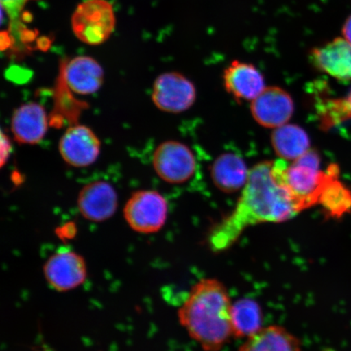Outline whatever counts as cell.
Segmentation results:
<instances>
[{"label": "cell", "mask_w": 351, "mask_h": 351, "mask_svg": "<svg viewBox=\"0 0 351 351\" xmlns=\"http://www.w3.org/2000/svg\"><path fill=\"white\" fill-rule=\"evenodd\" d=\"M300 213L291 193L276 175L274 160L261 162L250 170L234 209L210 231V247L214 252H225L247 228L287 221Z\"/></svg>", "instance_id": "1"}, {"label": "cell", "mask_w": 351, "mask_h": 351, "mask_svg": "<svg viewBox=\"0 0 351 351\" xmlns=\"http://www.w3.org/2000/svg\"><path fill=\"white\" fill-rule=\"evenodd\" d=\"M229 291L221 280L201 279L178 313L181 326L204 351H219L232 335Z\"/></svg>", "instance_id": "2"}, {"label": "cell", "mask_w": 351, "mask_h": 351, "mask_svg": "<svg viewBox=\"0 0 351 351\" xmlns=\"http://www.w3.org/2000/svg\"><path fill=\"white\" fill-rule=\"evenodd\" d=\"M274 169L302 212L319 204L320 194L331 173V168L327 172L322 170L318 153L311 149L291 164L282 159L274 160Z\"/></svg>", "instance_id": "3"}, {"label": "cell", "mask_w": 351, "mask_h": 351, "mask_svg": "<svg viewBox=\"0 0 351 351\" xmlns=\"http://www.w3.org/2000/svg\"><path fill=\"white\" fill-rule=\"evenodd\" d=\"M116 25L112 4L107 0H86L72 16V27L79 40L98 46L111 36Z\"/></svg>", "instance_id": "4"}, {"label": "cell", "mask_w": 351, "mask_h": 351, "mask_svg": "<svg viewBox=\"0 0 351 351\" xmlns=\"http://www.w3.org/2000/svg\"><path fill=\"white\" fill-rule=\"evenodd\" d=\"M168 213V203L159 192L139 191L134 193L127 202L124 217L134 231L151 234L165 226Z\"/></svg>", "instance_id": "5"}, {"label": "cell", "mask_w": 351, "mask_h": 351, "mask_svg": "<svg viewBox=\"0 0 351 351\" xmlns=\"http://www.w3.org/2000/svg\"><path fill=\"white\" fill-rule=\"evenodd\" d=\"M153 166L163 181L170 184L185 183L193 178L197 162L190 147L177 141L161 143L153 155Z\"/></svg>", "instance_id": "6"}, {"label": "cell", "mask_w": 351, "mask_h": 351, "mask_svg": "<svg viewBox=\"0 0 351 351\" xmlns=\"http://www.w3.org/2000/svg\"><path fill=\"white\" fill-rule=\"evenodd\" d=\"M43 274L48 285L58 292L73 291L86 282V263L72 250L60 249L47 258Z\"/></svg>", "instance_id": "7"}, {"label": "cell", "mask_w": 351, "mask_h": 351, "mask_svg": "<svg viewBox=\"0 0 351 351\" xmlns=\"http://www.w3.org/2000/svg\"><path fill=\"white\" fill-rule=\"evenodd\" d=\"M152 99L161 111L181 113L195 104L196 89L193 82L182 74L165 73L154 82Z\"/></svg>", "instance_id": "8"}, {"label": "cell", "mask_w": 351, "mask_h": 351, "mask_svg": "<svg viewBox=\"0 0 351 351\" xmlns=\"http://www.w3.org/2000/svg\"><path fill=\"white\" fill-rule=\"evenodd\" d=\"M295 112L291 95L278 86L266 87L251 105L252 117L258 125L276 129L291 119Z\"/></svg>", "instance_id": "9"}, {"label": "cell", "mask_w": 351, "mask_h": 351, "mask_svg": "<svg viewBox=\"0 0 351 351\" xmlns=\"http://www.w3.org/2000/svg\"><path fill=\"white\" fill-rule=\"evenodd\" d=\"M101 143L89 127L82 125L70 126L61 137L59 151L64 160L76 168L90 166L97 160Z\"/></svg>", "instance_id": "10"}, {"label": "cell", "mask_w": 351, "mask_h": 351, "mask_svg": "<svg viewBox=\"0 0 351 351\" xmlns=\"http://www.w3.org/2000/svg\"><path fill=\"white\" fill-rule=\"evenodd\" d=\"M104 69L92 57L80 56L66 60L60 66V80L78 95L95 93L102 86Z\"/></svg>", "instance_id": "11"}, {"label": "cell", "mask_w": 351, "mask_h": 351, "mask_svg": "<svg viewBox=\"0 0 351 351\" xmlns=\"http://www.w3.org/2000/svg\"><path fill=\"white\" fill-rule=\"evenodd\" d=\"M79 213L87 221L103 222L116 213L118 197L115 189L107 182L87 184L79 193Z\"/></svg>", "instance_id": "12"}, {"label": "cell", "mask_w": 351, "mask_h": 351, "mask_svg": "<svg viewBox=\"0 0 351 351\" xmlns=\"http://www.w3.org/2000/svg\"><path fill=\"white\" fill-rule=\"evenodd\" d=\"M310 59L320 72L337 80L351 81V44L344 38L315 47Z\"/></svg>", "instance_id": "13"}, {"label": "cell", "mask_w": 351, "mask_h": 351, "mask_svg": "<svg viewBox=\"0 0 351 351\" xmlns=\"http://www.w3.org/2000/svg\"><path fill=\"white\" fill-rule=\"evenodd\" d=\"M223 86L239 101H252L265 89V78L252 64L234 60L223 72Z\"/></svg>", "instance_id": "14"}, {"label": "cell", "mask_w": 351, "mask_h": 351, "mask_svg": "<svg viewBox=\"0 0 351 351\" xmlns=\"http://www.w3.org/2000/svg\"><path fill=\"white\" fill-rule=\"evenodd\" d=\"M47 126L46 110L40 104H25L13 113L11 128L17 143L29 145L40 143L45 137Z\"/></svg>", "instance_id": "15"}, {"label": "cell", "mask_w": 351, "mask_h": 351, "mask_svg": "<svg viewBox=\"0 0 351 351\" xmlns=\"http://www.w3.org/2000/svg\"><path fill=\"white\" fill-rule=\"evenodd\" d=\"M249 173L250 170L243 158L230 152L219 156L210 168V177L215 186L227 194L243 190Z\"/></svg>", "instance_id": "16"}, {"label": "cell", "mask_w": 351, "mask_h": 351, "mask_svg": "<svg viewBox=\"0 0 351 351\" xmlns=\"http://www.w3.org/2000/svg\"><path fill=\"white\" fill-rule=\"evenodd\" d=\"M238 351H302V344L287 328L270 326L247 337Z\"/></svg>", "instance_id": "17"}, {"label": "cell", "mask_w": 351, "mask_h": 351, "mask_svg": "<svg viewBox=\"0 0 351 351\" xmlns=\"http://www.w3.org/2000/svg\"><path fill=\"white\" fill-rule=\"evenodd\" d=\"M271 146L280 159L293 161L310 150V138L300 126L285 124L274 129L271 136Z\"/></svg>", "instance_id": "18"}, {"label": "cell", "mask_w": 351, "mask_h": 351, "mask_svg": "<svg viewBox=\"0 0 351 351\" xmlns=\"http://www.w3.org/2000/svg\"><path fill=\"white\" fill-rule=\"evenodd\" d=\"M232 335L235 339H245L263 328V313L260 304L252 298H240L232 302L231 310Z\"/></svg>", "instance_id": "19"}, {"label": "cell", "mask_w": 351, "mask_h": 351, "mask_svg": "<svg viewBox=\"0 0 351 351\" xmlns=\"http://www.w3.org/2000/svg\"><path fill=\"white\" fill-rule=\"evenodd\" d=\"M336 169L331 167V173L323 187L319 199L326 214L332 218L339 219L351 210V191L337 181Z\"/></svg>", "instance_id": "20"}, {"label": "cell", "mask_w": 351, "mask_h": 351, "mask_svg": "<svg viewBox=\"0 0 351 351\" xmlns=\"http://www.w3.org/2000/svg\"><path fill=\"white\" fill-rule=\"evenodd\" d=\"M28 0H1V5L11 20H15Z\"/></svg>", "instance_id": "21"}, {"label": "cell", "mask_w": 351, "mask_h": 351, "mask_svg": "<svg viewBox=\"0 0 351 351\" xmlns=\"http://www.w3.org/2000/svg\"><path fill=\"white\" fill-rule=\"evenodd\" d=\"M1 165L3 166L8 159V156L11 152V143L8 139V136L6 137L3 134H2L1 141Z\"/></svg>", "instance_id": "22"}, {"label": "cell", "mask_w": 351, "mask_h": 351, "mask_svg": "<svg viewBox=\"0 0 351 351\" xmlns=\"http://www.w3.org/2000/svg\"><path fill=\"white\" fill-rule=\"evenodd\" d=\"M342 35L346 40L351 44V15L345 21L342 27Z\"/></svg>", "instance_id": "23"}]
</instances>
